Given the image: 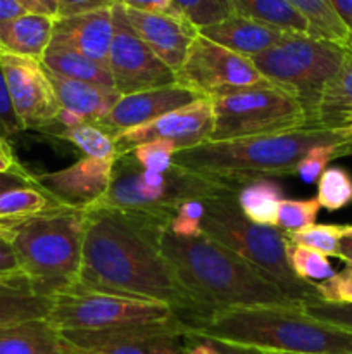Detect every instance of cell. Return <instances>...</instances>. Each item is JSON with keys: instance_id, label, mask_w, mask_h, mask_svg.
<instances>
[{"instance_id": "obj_1", "label": "cell", "mask_w": 352, "mask_h": 354, "mask_svg": "<svg viewBox=\"0 0 352 354\" xmlns=\"http://www.w3.org/2000/svg\"><path fill=\"white\" fill-rule=\"evenodd\" d=\"M168 221L113 209L85 211L78 286L93 292L168 304L190 328L204 320L159 249Z\"/></svg>"}, {"instance_id": "obj_2", "label": "cell", "mask_w": 352, "mask_h": 354, "mask_svg": "<svg viewBox=\"0 0 352 354\" xmlns=\"http://www.w3.org/2000/svg\"><path fill=\"white\" fill-rule=\"evenodd\" d=\"M159 249L204 320L238 308H302L245 259L206 234L176 237L164 228ZM197 325V324H195Z\"/></svg>"}, {"instance_id": "obj_3", "label": "cell", "mask_w": 352, "mask_h": 354, "mask_svg": "<svg viewBox=\"0 0 352 354\" xmlns=\"http://www.w3.org/2000/svg\"><path fill=\"white\" fill-rule=\"evenodd\" d=\"M347 138L351 137L344 130L306 124L259 137L202 142L176 152L173 165L238 194L255 180L295 175L297 165L311 149L344 144Z\"/></svg>"}, {"instance_id": "obj_4", "label": "cell", "mask_w": 352, "mask_h": 354, "mask_svg": "<svg viewBox=\"0 0 352 354\" xmlns=\"http://www.w3.org/2000/svg\"><path fill=\"white\" fill-rule=\"evenodd\" d=\"M190 334L289 354H352V332L309 317L302 308H238L213 313Z\"/></svg>"}, {"instance_id": "obj_5", "label": "cell", "mask_w": 352, "mask_h": 354, "mask_svg": "<svg viewBox=\"0 0 352 354\" xmlns=\"http://www.w3.org/2000/svg\"><path fill=\"white\" fill-rule=\"evenodd\" d=\"M0 230L9 237L21 270L38 296L54 299L78 286L85 211L54 206Z\"/></svg>"}, {"instance_id": "obj_6", "label": "cell", "mask_w": 352, "mask_h": 354, "mask_svg": "<svg viewBox=\"0 0 352 354\" xmlns=\"http://www.w3.org/2000/svg\"><path fill=\"white\" fill-rule=\"evenodd\" d=\"M202 201L206 206L202 232L207 237L245 259L276 283L293 303L304 306L321 301L316 283L304 282L293 273L289 259L292 244L285 232L273 225H257L247 220L238 207L235 192L216 194Z\"/></svg>"}, {"instance_id": "obj_7", "label": "cell", "mask_w": 352, "mask_h": 354, "mask_svg": "<svg viewBox=\"0 0 352 354\" xmlns=\"http://www.w3.org/2000/svg\"><path fill=\"white\" fill-rule=\"evenodd\" d=\"M349 48L311 35L286 33L280 44L251 59L262 78L292 97L317 127V111L328 82L337 75Z\"/></svg>"}, {"instance_id": "obj_8", "label": "cell", "mask_w": 352, "mask_h": 354, "mask_svg": "<svg viewBox=\"0 0 352 354\" xmlns=\"http://www.w3.org/2000/svg\"><path fill=\"white\" fill-rule=\"evenodd\" d=\"M224 192L230 190L221 189L176 165L168 171V183L161 189H152L141 180V166L135 161L133 156L119 154L114 161L109 189L92 209H113L157 218L169 223L178 204L183 201L206 199Z\"/></svg>"}, {"instance_id": "obj_9", "label": "cell", "mask_w": 352, "mask_h": 354, "mask_svg": "<svg viewBox=\"0 0 352 354\" xmlns=\"http://www.w3.org/2000/svg\"><path fill=\"white\" fill-rule=\"evenodd\" d=\"M47 318L59 332L93 334H113L126 328L183 320L168 304L93 292L81 287L54 297Z\"/></svg>"}, {"instance_id": "obj_10", "label": "cell", "mask_w": 352, "mask_h": 354, "mask_svg": "<svg viewBox=\"0 0 352 354\" xmlns=\"http://www.w3.org/2000/svg\"><path fill=\"white\" fill-rule=\"evenodd\" d=\"M213 102L209 140L259 137L311 124L299 102L271 85L242 90Z\"/></svg>"}, {"instance_id": "obj_11", "label": "cell", "mask_w": 352, "mask_h": 354, "mask_svg": "<svg viewBox=\"0 0 352 354\" xmlns=\"http://www.w3.org/2000/svg\"><path fill=\"white\" fill-rule=\"evenodd\" d=\"M176 83L200 99L209 100L269 85L251 59L214 44L202 35H197L190 45L185 62L176 71Z\"/></svg>"}, {"instance_id": "obj_12", "label": "cell", "mask_w": 352, "mask_h": 354, "mask_svg": "<svg viewBox=\"0 0 352 354\" xmlns=\"http://www.w3.org/2000/svg\"><path fill=\"white\" fill-rule=\"evenodd\" d=\"M109 71L114 88L119 95L176 83L175 71H171L138 37L128 21L126 9L116 2L113 3Z\"/></svg>"}, {"instance_id": "obj_13", "label": "cell", "mask_w": 352, "mask_h": 354, "mask_svg": "<svg viewBox=\"0 0 352 354\" xmlns=\"http://www.w3.org/2000/svg\"><path fill=\"white\" fill-rule=\"evenodd\" d=\"M0 64L24 130L45 131L50 128L61 106L41 62L0 52Z\"/></svg>"}, {"instance_id": "obj_14", "label": "cell", "mask_w": 352, "mask_h": 354, "mask_svg": "<svg viewBox=\"0 0 352 354\" xmlns=\"http://www.w3.org/2000/svg\"><path fill=\"white\" fill-rule=\"evenodd\" d=\"M213 123V102L209 99H199L190 106L164 114L152 123L117 133L114 137V145L117 156L128 154L137 145L154 140H168L175 144L178 151H185L209 140Z\"/></svg>"}, {"instance_id": "obj_15", "label": "cell", "mask_w": 352, "mask_h": 354, "mask_svg": "<svg viewBox=\"0 0 352 354\" xmlns=\"http://www.w3.org/2000/svg\"><path fill=\"white\" fill-rule=\"evenodd\" d=\"M114 161L85 156L59 171L33 175V183L57 206L90 211L109 189Z\"/></svg>"}, {"instance_id": "obj_16", "label": "cell", "mask_w": 352, "mask_h": 354, "mask_svg": "<svg viewBox=\"0 0 352 354\" xmlns=\"http://www.w3.org/2000/svg\"><path fill=\"white\" fill-rule=\"evenodd\" d=\"M199 99L200 97L178 83L128 93L117 99L110 113L97 127L116 137L117 133L152 123L164 114L190 106Z\"/></svg>"}, {"instance_id": "obj_17", "label": "cell", "mask_w": 352, "mask_h": 354, "mask_svg": "<svg viewBox=\"0 0 352 354\" xmlns=\"http://www.w3.org/2000/svg\"><path fill=\"white\" fill-rule=\"evenodd\" d=\"M126 16L138 37L168 66L178 71L199 30L178 14H154L126 9Z\"/></svg>"}, {"instance_id": "obj_18", "label": "cell", "mask_w": 352, "mask_h": 354, "mask_svg": "<svg viewBox=\"0 0 352 354\" xmlns=\"http://www.w3.org/2000/svg\"><path fill=\"white\" fill-rule=\"evenodd\" d=\"M113 7L54 19L50 45L69 48L109 68Z\"/></svg>"}, {"instance_id": "obj_19", "label": "cell", "mask_w": 352, "mask_h": 354, "mask_svg": "<svg viewBox=\"0 0 352 354\" xmlns=\"http://www.w3.org/2000/svg\"><path fill=\"white\" fill-rule=\"evenodd\" d=\"M199 35L209 38L211 41L235 52V54L254 59L280 44L286 33L257 23V21L238 16V14H231L226 19L219 21L213 26L199 30Z\"/></svg>"}, {"instance_id": "obj_20", "label": "cell", "mask_w": 352, "mask_h": 354, "mask_svg": "<svg viewBox=\"0 0 352 354\" xmlns=\"http://www.w3.org/2000/svg\"><path fill=\"white\" fill-rule=\"evenodd\" d=\"M54 31V17L26 12L0 21V52L41 62Z\"/></svg>"}, {"instance_id": "obj_21", "label": "cell", "mask_w": 352, "mask_h": 354, "mask_svg": "<svg viewBox=\"0 0 352 354\" xmlns=\"http://www.w3.org/2000/svg\"><path fill=\"white\" fill-rule=\"evenodd\" d=\"M47 75L52 86H54L61 109L78 114L90 124L102 123L104 118L110 113L114 104L121 97L116 90H107L95 85H88V83L75 82V80L62 78V76L48 71Z\"/></svg>"}, {"instance_id": "obj_22", "label": "cell", "mask_w": 352, "mask_h": 354, "mask_svg": "<svg viewBox=\"0 0 352 354\" xmlns=\"http://www.w3.org/2000/svg\"><path fill=\"white\" fill-rule=\"evenodd\" d=\"M0 354H69L48 318L0 325Z\"/></svg>"}, {"instance_id": "obj_23", "label": "cell", "mask_w": 352, "mask_h": 354, "mask_svg": "<svg viewBox=\"0 0 352 354\" xmlns=\"http://www.w3.org/2000/svg\"><path fill=\"white\" fill-rule=\"evenodd\" d=\"M41 66L45 68V71L54 73L62 78L88 83V85L100 86V88L116 90L109 68L78 54V52L69 50V48L48 45L41 57Z\"/></svg>"}, {"instance_id": "obj_24", "label": "cell", "mask_w": 352, "mask_h": 354, "mask_svg": "<svg viewBox=\"0 0 352 354\" xmlns=\"http://www.w3.org/2000/svg\"><path fill=\"white\" fill-rule=\"evenodd\" d=\"M233 14L285 33L309 35V24L289 0H230Z\"/></svg>"}, {"instance_id": "obj_25", "label": "cell", "mask_w": 352, "mask_h": 354, "mask_svg": "<svg viewBox=\"0 0 352 354\" xmlns=\"http://www.w3.org/2000/svg\"><path fill=\"white\" fill-rule=\"evenodd\" d=\"M52 299L33 292L30 283H0V325L47 318Z\"/></svg>"}, {"instance_id": "obj_26", "label": "cell", "mask_w": 352, "mask_h": 354, "mask_svg": "<svg viewBox=\"0 0 352 354\" xmlns=\"http://www.w3.org/2000/svg\"><path fill=\"white\" fill-rule=\"evenodd\" d=\"M283 201V189L271 178L255 180L242 187L237 194V203L242 214L252 223L275 227L280 203Z\"/></svg>"}, {"instance_id": "obj_27", "label": "cell", "mask_w": 352, "mask_h": 354, "mask_svg": "<svg viewBox=\"0 0 352 354\" xmlns=\"http://www.w3.org/2000/svg\"><path fill=\"white\" fill-rule=\"evenodd\" d=\"M352 107V50L349 48L337 75L328 82L317 111V127L337 130L342 114Z\"/></svg>"}, {"instance_id": "obj_28", "label": "cell", "mask_w": 352, "mask_h": 354, "mask_svg": "<svg viewBox=\"0 0 352 354\" xmlns=\"http://www.w3.org/2000/svg\"><path fill=\"white\" fill-rule=\"evenodd\" d=\"M289 2L307 21L311 37L347 45L349 28L342 23L330 0H289Z\"/></svg>"}, {"instance_id": "obj_29", "label": "cell", "mask_w": 352, "mask_h": 354, "mask_svg": "<svg viewBox=\"0 0 352 354\" xmlns=\"http://www.w3.org/2000/svg\"><path fill=\"white\" fill-rule=\"evenodd\" d=\"M57 204L37 187H17L0 192V227L17 223Z\"/></svg>"}, {"instance_id": "obj_30", "label": "cell", "mask_w": 352, "mask_h": 354, "mask_svg": "<svg viewBox=\"0 0 352 354\" xmlns=\"http://www.w3.org/2000/svg\"><path fill=\"white\" fill-rule=\"evenodd\" d=\"M55 137L62 140L71 142L75 147H78L86 158L95 159H116L117 151L114 145V137L102 130L97 124H79V127L68 128V130L59 131Z\"/></svg>"}, {"instance_id": "obj_31", "label": "cell", "mask_w": 352, "mask_h": 354, "mask_svg": "<svg viewBox=\"0 0 352 354\" xmlns=\"http://www.w3.org/2000/svg\"><path fill=\"white\" fill-rule=\"evenodd\" d=\"M317 203L326 211H340L352 204V175L340 166H328L317 180Z\"/></svg>"}, {"instance_id": "obj_32", "label": "cell", "mask_w": 352, "mask_h": 354, "mask_svg": "<svg viewBox=\"0 0 352 354\" xmlns=\"http://www.w3.org/2000/svg\"><path fill=\"white\" fill-rule=\"evenodd\" d=\"M176 14L197 30L213 26L233 14L230 0H171Z\"/></svg>"}, {"instance_id": "obj_33", "label": "cell", "mask_w": 352, "mask_h": 354, "mask_svg": "<svg viewBox=\"0 0 352 354\" xmlns=\"http://www.w3.org/2000/svg\"><path fill=\"white\" fill-rule=\"evenodd\" d=\"M292 245L313 249L324 256H338L340 241L344 237V225H311L297 232L285 234Z\"/></svg>"}, {"instance_id": "obj_34", "label": "cell", "mask_w": 352, "mask_h": 354, "mask_svg": "<svg viewBox=\"0 0 352 354\" xmlns=\"http://www.w3.org/2000/svg\"><path fill=\"white\" fill-rule=\"evenodd\" d=\"M186 335H157V337L138 339L123 342L110 348L76 354H185Z\"/></svg>"}, {"instance_id": "obj_35", "label": "cell", "mask_w": 352, "mask_h": 354, "mask_svg": "<svg viewBox=\"0 0 352 354\" xmlns=\"http://www.w3.org/2000/svg\"><path fill=\"white\" fill-rule=\"evenodd\" d=\"M289 259L293 273L304 282L320 283L331 279L337 273L331 263L328 261V256L313 251V249L292 245L289 252Z\"/></svg>"}, {"instance_id": "obj_36", "label": "cell", "mask_w": 352, "mask_h": 354, "mask_svg": "<svg viewBox=\"0 0 352 354\" xmlns=\"http://www.w3.org/2000/svg\"><path fill=\"white\" fill-rule=\"evenodd\" d=\"M320 209L321 206L316 197H311V199H283L280 203L275 227L285 232V234L302 230V228L316 223Z\"/></svg>"}, {"instance_id": "obj_37", "label": "cell", "mask_w": 352, "mask_h": 354, "mask_svg": "<svg viewBox=\"0 0 352 354\" xmlns=\"http://www.w3.org/2000/svg\"><path fill=\"white\" fill-rule=\"evenodd\" d=\"M178 152L175 144L168 140H154L147 142V144L137 145L131 152L135 158V161L141 166L144 169L148 171H157V173H166L173 168V162H175V156Z\"/></svg>"}, {"instance_id": "obj_38", "label": "cell", "mask_w": 352, "mask_h": 354, "mask_svg": "<svg viewBox=\"0 0 352 354\" xmlns=\"http://www.w3.org/2000/svg\"><path fill=\"white\" fill-rule=\"evenodd\" d=\"M206 214V206L202 199H186L178 204L171 221L169 232L176 237H199L202 235V220Z\"/></svg>"}, {"instance_id": "obj_39", "label": "cell", "mask_w": 352, "mask_h": 354, "mask_svg": "<svg viewBox=\"0 0 352 354\" xmlns=\"http://www.w3.org/2000/svg\"><path fill=\"white\" fill-rule=\"evenodd\" d=\"M342 144H324L311 149L300 162L297 165L295 175L300 176V180L306 183H314L320 180L324 169L328 168L333 159H337V149Z\"/></svg>"}, {"instance_id": "obj_40", "label": "cell", "mask_w": 352, "mask_h": 354, "mask_svg": "<svg viewBox=\"0 0 352 354\" xmlns=\"http://www.w3.org/2000/svg\"><path fill=\"white\" fill-rule=\"evenodd\" d=\"M316 290L324 303L352 304V265H347L331 279L316 283Z\"/></svg>"}, {"instance_id": "obj_41", "label": "cell", "mask_w": 352, "mask_h": 354, "mask_svg": "<svg viewBox=\"0 0 352 354\" xmlns=\"http://www.w3.org/2000/svg\"><path fill=\"white\" fill-rule=\"evenodd\" d=\"M302 310L316 320L337 325V327L352 332V304H331L324 303V301H316V303L304 304Z\"/></svg>"}, {"instance_id": "obj_42", "label": "cell", "mask_w": 352, "mask_h": 354, "mask_svg": "<svg viewBox=\"0 0 352 354\" xmlns=\"http://www.w3.org/2000/svg\"><path fill=\"white\" fill-rule=\"evenodd\" d=\"M24 127L14 109L12 99H10L9 86H7L6 75H3L2 64H0V137L7 138L23 131Z\"/></svg>"}, {"instance_id": "obj_43", "label": "cell", "mask_w": 352, "mask_h": 354, "mask_svg": "<svg viewBox=\"0 0 352 354\" xmlns=\"http://www.w3.org/2000/svg\"><path fill=\"white\" fill-rule=\"evenodd\" d=\"M0 283H28L9 237L0 230Z\"/></svg>"}, {"instance_id": "obj_44", "label": "cell", "mask_w": 352, "mask_h": 354, "mask_svg": "<svg viewBox=\"0 0 352 354\" xmlns=\"http://www.w3.org/2000/svg\"><path fill=\"white\" fill-rule=\"evenodd\" d=\"M114 0H59L57 17L76 16V14L92 12V10L113 7ZM55 17V19H57Z\"/></svg>"}, {"instance_id": "obj_45", "label": "cell", "mask_w": 352, "mask_h": 354, "mask_svg": "<svg viewBox=\"0 0 352 354\" xmlns=\"http://www.w3.org/2000/svg\"><path fill=\"white\" fill-rule=\"evenodd\" d=\"M121 3L124 9L140 10V12H154V14H176L171 0H114Z\"/></svg>"}, {"instance_id": "obj_46", "label": "cell", "mask_w": 352, "mask_h": 354, "mask_svg": "<svg viewBox=\"0 0 352 354\" xmlns=\"http://www.w3.org/2000/svg\"><path fill=\"white\" fill-rule=\"evenodd\" d=\"M17 187H35L33 175L26 169H17V171L0 173V192H6L9 189H17Z\"/></svg>"}, {"instance_id": "obj_47", "label": "cell", "mask_w": 352, "mask_h": 354, "mask_svg": "<svg viewBox=\"0 0 352 354\" xmlns=\"http://www.w3.org/2000/svg\"><path fill=\"white\" fill-rule=\"evenodd\" d=\"M207 341L211 342V346H213L214 353L216 354H273L269 351H262V349H257V348H251V346H240V344H233V342L216 341V339H207Z\"/></svg>"}, {"instance_id": "obj_48", "label": "cell", "mask_w": 352, "mask_h": 354, "mask_svg": "<svg viewBox=\"0 0 352 354\" xmlns=\"http://www.w3.org/2000/svg\"><path fill=\"white\" fill-rule=\"evenodd\" d=\"M17 169H23V166L14 158L12 149L9 147L6 138H0V173L17 171Z\"/></svg>"}, {"instance_id": "obj_49", "label": "cell", "mask_w": 352, "mask_h": 354, "mask_svg": "<svg viewBox=\"0 0 352 354\" xmlns=\"http://www.w3.org/2000/svg\"><path fill=\"white\" fill-rule=\"evenodd\" d=\"M26 12H30V10L24 9L17 0H0V21L12 19V17H17Z\"/></svg>"}, {"instance_id": "obj_50", "label": "cell", "mask_w": 352, "mask_h": 354, "mask_svg": "<svg viewBox=\"0 0 352 354\" xmlns=\"http://www.w3.org/2000/svg\"><path fill=\"white\" fill-rule=\"evenodd\" d=\"M330 2L342 23L349 28V31H352V0H330Z\"/></svg>"}, {"instance_id": "obj_51", "label": "cell", "mask_w": 352, "mask_h": 354, "mask_svg": "<svg viewBox=\"0 0 352 354\" xmlns=\"http://www.w3.org/2000/svg\"><path fill=\"white\" fill-rule=\"evenodd\" d=\"M342 261H345L347 265H352V237L344 235L340 241V249H338V256Z\"/></svg>"}, {"instance_id": "obj_52", "label": "cell", "mask_w": 352, "mask_h": 354, "mask_svg": "<svg viewBox=\"0 0 352 354\" xmlns=\"http://www.w3.org/2000/svg\"><path fill=\"white\" fill-rule=\"evenodd\" d=\"M38 6L41 7V10H43L47 16L50 17H57V7H59V0H37Z\"/></svg>"}, {"instance_id": "obj_53", "label": "cell", "mask_w": 352, "mask_h": 354, "mask_svg": "<svg viewBox=\"0 0 352 354\" xmlns=\"http://www.w3.org/2000/svg\"><path fill=\"white\" fill-rule=\"evenodd\" d=\"M337 130H344L349 137H352V107L342 114L340 121H338Z\"/></svg>"}, {"instance_id": "obj_54", "label": "cell", "mask_w": 352, "mask_h": 354, "mask_svg": "<svg viewBox=\"0 0 352 354\" xmlns=\"http://www.w3.org/2000/svg\"><path fill=\"white\" fill-rule=\"evenodd\" d=\"M345 156H352V137L347 138L342 145L337 149V158H345Z\"/></svg>"}, {"instance_id": "obj_55", "label": "cell", "mask_w": 352, "mask_h": 354, "mask_svg": "<svg viewBox=\"0 0 352 354\" xmlns=\"http://www.w3.org/2000/svg\"><path fill=\"white\" fill-rule=\"evenodd\" d=\"M17 2L21 3V6L24 7L26 10H30V12H38V14H45L43 10H41V7L38 6L37 0H17Z\"/></svg>"}, {"instance_id": "obj_56", "label": "cell", "mask_w": 352, "mask_h": 354, "mask_svg": "<svg viewBox=\"0 0 352 354\" xmlns=\"http://www.w3.org/2000/svg\"><path fill=\"white\" fill-rule=\"evenodd\" d=\"M344 235L352 237V225H344Z\"/></svg>"}, {"instance_id": "obj_57", "label": "cell", "mask_w": 352, "mask_h": 354, "mask_svg": "<svg viewBox=\"0 0 352 354\" xmlns=\"http://www.w3.org/2000/svg\"><path fill=\"white\" fill-rule=\"evenodd\" d=\"M347 48H351L352 50V31H349V38H347V45H345Z\"/></svg>"}, {"instance_id": "obj_58", "label": "cell", "mask_w": 352, "mask_h": 354, "mask_svg": "<svg viewBox=\"0 0 352 354\" xmlns=\"http://www.w3.org/2000/svg\"><path fill=\"white\" fill-rule=\"evenodd\" d=\"M273 354H289V353H273Z\"/></svg>"}, {"instance_id": "obj_59", "label": "cell", "mask_w": 352, "mask_h": 354, "mask_svg": "<svg viewBox=\"0 0 352 354\" xmlns=\"http://www.w3.org/2000/svg\"><path fill=\"white\" fill-rule=\"evenodd\" d=\"M0 138H2V137H0Z\"/></svg>"}]
</instances>
